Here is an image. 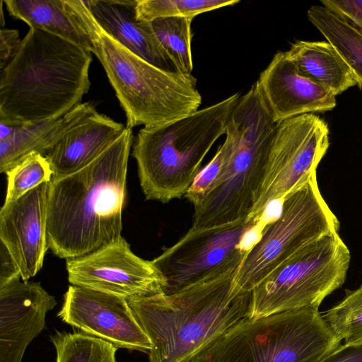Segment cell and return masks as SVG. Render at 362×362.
I'll return each instance as SVG.
<instances>
[{
    "label": "cell",
    "mask_w": 362,
    "mask_h": 362,
    "mask_svg": "<svg viewBox=\"0 0 362 362\" xmlns=\"http://www.w3.org/2000/svg\"><path fill=\"white\" fill-rule=\"evenodd\" d=\"M62 320L88 334L115 345L149 353L152 346L127 299L71 285L57 314Z\"/></svg>",
    "instance_id": "4fadbf2b"
},
{
    "label": "cell",
    "mask_w": 362,
    "mask_h": 362,
    "mask_svg": "<svg viewBox=\"0 0 362 362\" xmlns=\"http://www.w3.org/2000/svg\"><path fill=\"white\" fill-rule=\"evenodd\" d=\"M307 17L337 49L362 90V33L323 5L312 6Z\"/></svg>",
    "instance_id": "7402d4cb"
},
{
    "label": "cell",
    "mask_w": 362,
    "mask_h": 362,
    "mask_svg": "<svg viewBox=\"0 0 362 362\" xmlns=\"http://www.w3.org/2000/svg\"><path fill=\"white\" fill-rule=\"evenodd\" d=\"M69 281L125 299L164 293L152 261L136 255L122 236L88 255L66 260Z\"/></svg>",
    "instance_id": "7c38bea8"
},
{
    "label": "cell",
    "mask_w": 362,
    "mask_h": 362,
    "mask_svg": "<svg viewBox=\"0 0 362 362\" xmlns=\"http://www.w3.org/2000/svg\"><path fill=\"white\" fill-rule=\"evenodd\" d=\"M254 86L276 124L304 114L330 111L337 104L336 96L303 75L286 52L274 55Z\"/></svg>",
    "instance_id": "9a60e30c"
},
{
    "label": "cell",
    "mask_w": 362,
    "mask_h": 362,
    "mask_svg": "<svg viewBox=\"0 0 362 362\" xmlns=\"http://www.w3.org/2000/svg\"><path fill=\"white\" fill-rule=\"evenodd\" d=\"M125 128L122 123L96 112L72 129L45 155L52 170V179L70 175L90 163Z\"/></svg>",
    "instance_id": "ac0fdd59"
},
{
    "label": "cell",
    "mask_w": 362,
    "mask_h": 362,
    "mask_svg": "<svg viewBox=\"0 0 362 362\" xmlns=\"http://www.w3.org/2000/svg\"><path fill=\"white\" fill-rule=\"evenodd\" d=\"M49 183L33 189L0 210V240L18 265L23 281L42 269L47 243Z\"/></svg>",
    "instance_id": "5bb4252c"
},
{
    "label": "cell",
    "mask_w": 362,
    "mask_h": 362,
    "mask_svg": "<svg viewBox=\"0 0 362 362\" xmlns=\"http://www.w3.org/2000/svg\"><path fill=\"white\" fill-rule=\"evenodd\" d=\"M17 278L21 279L19 268L5 245L1 242L0 287Z\"/></svg>",
    "instance_id": "1f68e13d"
},
{
    "label": "cell",
    "mask_w": 362,
    "mask_h": 362,
    "mask_svg": "<svg viewBox=\"0 0 362 362\" xmlns=\"http://www.w3.org/2000/svg\"><path fill=\"white\" fill-rule=\"evenodd\" d=\"M92 53L30 28L0 71V122L20 126L59 117L90 87Z\"/></svg>",
    "instance_id": "7a4b0ae2"
},
{
    "label": "cell",
    "mask_w": 362,
    "mask_h": 362,
    "mask_svg": "<svg viewBox=\"0 0 362 362\" xmlns=\"http://www.w3.org/2000/svg\"><path fill=\"white\" fill-rule=\"evenodd\" d=\"M98 112L90 103H82L59 117L14 126L8 138L0 141V172L9 168L28 155L45 156L67 132Z\"/></svg>",
    "instance_id": "d6986e66"
},
{
    "label": "cell",
    "mask_w": 362,
    "mask_h": 362,
    "mask_svg": "<svg viewBox=\"0 0 362 362\" xmlns=\"http://www.w3.org/2000/svg\"><path fill=\"white\" fill-rule=\"evenodd\" d=\"M192 21L191 18H164L148 22L174 70L183 74H192L193 69Z\"/></svg>",
    "instance_id": "603a6c76"
},
{
    "label": "cell",
    "mask_w": 362,
    "mask_h": 362,
    "mask_svg": "<svg viewBox=\"0 0 362 362\" xmlns=\"http://www.w3.org/2000/svg\"><path fill=\"white\" fill-rule=\"evenodd\" d=\"M318 362H362V342L341 344Z\"/></svg>",
    "instance_id": "4dcf8cb0"
},
{
    "label": "cell",
    "mask_w": 362,
    "mask_h": 362,
    "mask_svg": "<svg viewBox=\"0 0 362 362\" xmlns=\"http://www.w3.org/2000/svg\"><path fill=\"white\" fill-rule=\"evenodd\" d=\"M286 54L303 75L335 96L356 85L349 67L328 41L297 40Z\"/></svg>",
    "instance_id": "44dd1931"
},
{
    "label": "cell",
    "mask_w": 362,
    "mask_h": 362,
    "mask_svg": "<svg viewBox=\"0 0 362 362\" xmlns=\"http://www.w3.org/2000/svg\"><path fill=\"white\" fill-rule=\"evenodd\" d=\"M20 279L0 287V362H21L57 303L40 283Z\"/></svg>",
    "instance_id": "2e32d148"
},
{
    "label": "cell",
    "mask_w": 362,
    "mask_h": 362,
    "mask_svg": "<svg viewBox=\"0 0 362 362\" xmlns=\"http://www.w3.org/2000/svg\"><path fill=\"white\" fill-rule=\"evenodd\" d=\"M281 214L268 223L247 250L233 291H252L269 274L308 244L339 233V222L322 197L316 174L281 201Z\"/></svg>",
    "instance_id": "ba28073f"
},
{
    "label": "cell",
    "mask_w": 362,
    "mask_h": 362,
    "mask_svg": "<svg viewBox=\"0 0 362 362\" xmlns=\"http://www.w3.org/2000/svg\"><path fill=\"white\" fill-rule=\"evenodd\" d=\"M8 13L37 28L93 52V42L78 13L76 0H5Z\"/></svg>",
    "instance_id": "ffe728a7"
},
{
    "label": "cell",
    "mask_w": 362,
    "mask_h": 362,
    "mask_svg": "<svg viewBox=\"0 0 362 362\" xmlns=\"http://www.w3.org/2000/svg\"><path fill=\"white\" fill-rule=\"evenodd\" d=\"M80 16L127 117L126 127H153L199 110L202 96L192 74L160 69L117 42L81 1Z\"/></svg>",
    "instance_id": "8992f818"
},
{
    "label": "cell",
    "mask_w": 362,
    "mask_h": 362,
    "mask_svg": "<svg viewBox=\"0 0 362 362\" xmlns=\"http://www.w3.org/2000/svg\"><path fill=\"white\" fill-rule=\"evenodd\" d=\"M50 341L56 349V362H117L115 345L83 332L56 331Z\"/></svg>",
    "instance_id": "cb8c5ba5"
},
{
    "label": "cell",
    "mask_w": 362,
    "mask_h": 362,
    "mask_svg": "<svg viewBox=\"0 0 362 362\" xmlns=\"http://www.w3.org/2000/svg\"><path fill=\"white\" fill-rule=\"evenodd\" d=\"M84 3L98 25L117 42L160 69L175 71L150 23L137 20L136 0H89Z\"/></svg>",
    "instance_id": "e0dca14e"
},
{
    "label": "cell",
    "mask_w": 362,
    "mask_h": 362,
    "mask_svg": "<svg viewBox=\"0 0 362 362\" xmlns=\"http://www.w3.org/2000/svg\"><path fill=\"white\" fill-rule=\"evenodd\" d=\"M240 98L236 93L178 119L139 130L132 156L146 199L165 204L185 196L205 156L226 133Z\"/></svg>",
    "instance_id": "5b68a950"
},
{
    "label": "cell",
    "mask_w": 362,
    "mask_h": 362,
    "mask_svg": "<svg viewBox=\"0 0 362 362\" xmlns=\"http://www.w3.org/2000/svg\"><path fill=\"white\" fill-rule=\"evenodd\" d=\"M132 129L84 168L49 182L48 248L69 259L117 241L122 230Z\"/></svg>",
    "instance_id": "6da1fadb"
},
{
    "label": "cell",
    "mask_w": 362,
    "mask_h": 362,
    "mask_svg": "<svg viewBox=\"0 0 362 362\" xmlns=\"http://www.w3.org/2000/svg\"><path fill=\"white\" fill-rule=\"evenodd\" d=\"M327 122L304 114L277 124L249 217L261 222L268 205L281 200L313 175L329 146Z\"/></svg>",
    "instance_id": "8fae6325"
},
{
    "label": "cell",
    "mask_w": 362,
    "mask_h": 362,
    "mask_svg": "<svg viewBox=\"0 0 362 362\" xmlns=\"http://www.w3.org/2000/svg\"><path fill=\"white\" fill-rule=\"evenodd\" d=\"M351 253L339 233L308 244L252 291L247 317L257 319L307 307L319 308L346 280Z\"/></svg>",
    "instance_id": "9c48e42d"
},
{
    "label": "cell",
    "mask_w": 362,
    "mask_h": 362,
    "mask_svg": "<svg viewBox=\"0 0 362 362\" xmlns=\"http://www.w3.org/2000/svg\"><path fill=\"white\" fill-rule=\"evenodd\" d=\"M21 40L17 30H0V69H3L17 51Z\"/></svg>",
    "instance_id": "f546056e"
},
{
    "label": "cell",
    "mask_w": 362,
    "mask_h": 362,
    "mask_svg": "<svg viewBox=\"0 0 362 362\" xmlns=\"http://www.w3.org/2000/svg\"><path fill=\"white\" fill-rule=\"evenodd\" d=\"M5 173L7 176V190L3 206L16 202L43 183H49L53 176L47 158L37 153L28 155Z\"/></svg>",
    "instance_id": "484cf974"
},
{
    "label": "cell",
    "mask_w": 362,
    "mask_h": 362,
    "mask_svg": "<svg viewBox=\"0 0 362 362\" xmlns=\"http://www.w3.org/2000/svg\"><path fill=\"white\" fill-rule=\"evenodd\" d=\"M318 308L246 317L190 362H318L341 344Z\"/></svg>",
    "instance_id": "52a82bcc"
},
{
    "label": "cell",
    "mask_w": 362,
    "mask_h": 362,
    "mask_svg": "<svg viewBox=\"0 0 362 362\" xmlns=\"http://www.w3.org/2000/svg\"><path fill=\"white\" fill-rule=\"evenodd\" d=\"M322 317L344 344L362 342V285L355 290L346 289L343 299Z\"/></svg>",
    "instance_id": "4316f807"
},
{
    "label": "cell",
    "mask_w": 362,
    "mask_h": 362,
    "mask_svg": "<svg viewBox=\"0 0 362 362\" xmlns=\"http://www.w3.org/2000/svg\"><path fill=\"white\" fill-rule=\"evenodd\" d=\"M177 293L127 299L152 348L149 362H190L231 327L247 317L251 292L235 293L236 272Z\"/></svg>",
    "instance_id": "3957f363"
},
{
    "label": "cell",
    "mask_w": 362,
    "mask_h": 362,
    "mask_svg": "<svg viewBox=\"0 0 362 362\" xmlns=\"http://www.w3.org/2000/svg\"><path fill=\"white\" fill-rule=\"evenodd\" d=\"M239 0H136V18L151 22L164 18L193 19L203 13L233 6Z\"/></svg>",
    "instance_id": "d4e9b609"
},
{
    "label": "cell",
    "mask_w": 362,
    "mask_h": 362,
    "mask_svg": "<svg viewBox=\"0 0 362 362\" xmlns=\"http://www.w3.org/2000/svg\"><path fill=\"white\" fill-rule=\"evenodd\" d=\"M276 126L252 85L228 117L218 175L194 206L192 226L208 228L249 216Z\"/></svg>",
    "instance_id": "277c9868"
},
{
    "label": "cell",
    "mask_w": 362,
    "mask_h": 362,
    "mask_svg": "<svg viewBox=\"0 0 362 362\" xmlns=\"http://www.w3.org/2000/svg\"><path fill=\"white\" fill-rule=\"evenodd\" d=\"M261 222L249 216L208 228L192 226L152 260L166 295L239 269L247 250L245 236Z\"/></svg>",
    "instance_id": "30bf717a"
},
{
    "label": "cell",
    "mask_w": 362,
    "mask_h": 362,
    "mask_svg": "<svg viewBox=\"0 0 362 362\" xmlns=\"http://www.w3.org/2000/svg\"><path fill=\"white\" fill-rule=\"evenodd\" d=\"M320 2L362 33V0H321Z\"/></svg>",
    "instance_id": "f1b7e54d"
},
{
    "label": "cell",
    "mask_w": 362,
    "mask_h": 362,
    "mask_svg": "<svg viewBox=\"0 0 362 362\" xmlns=\"http://www.w3.org/2000/svg\"><path fill=\"white\" fill-rule=\"evenodd\" d=\"M222 161L220 147L213 158L202 168L193 183L185 194V197L196 206L204 198L212 182L218 175Z\"/></svg>",
    "instance_id": "83f0119b"
}]
</instances>
